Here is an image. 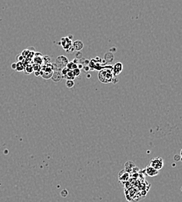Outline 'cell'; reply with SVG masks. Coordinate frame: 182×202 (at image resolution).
I'll list each match as a JSON object with an SVG mask.
<instances>
[{
	"label": "cell",
	"mask_w": 182,
	"mask_h": 202,
	"mask_svg": "<svg viewBox=\"0 0 182 202\" xmlns=\"http://www.w3.org/2000/svg\"><path fill=\"white\" fill-rule=\"evenodd\" d=\"M146 173L147 174V176H157V174L159 173V170H156L153 167H152L151 166H148L146 168Z\"/></svg>",
	"instance_id": "ba28073f"
},
{
	"label": "cell",
	"mask_w": 182,
	"mask_h": 202,
	"mask_svg": "<svg viewBox=\"0 0 182 202\" xmlns=\"http://www.w3.org/2000/svg\"><path fill=\"white\" fill-rule=\"evenodd\" d=\"M180 159L182 161V149L181 150V154H180Z\"/></svg>",
	"instance_id": "7402d4cb"
},
{
	"label": "cell",
	"mask_w": 182,
	"mask_h": 202,
	"mask_svg": "<svg viewBox=\"0 0 182 202\" xmlns=\"http://www.w3.org/2000/svg\"><path fill=\"white\" fill-rule=\"evenodd\" d=\"M123 70V65L121 62H117L112 66V72L114 76H118L121 74V72Z\"/></svg>",
	"instance_id": "8992f818"
},
{
	"label": "cell",
	"mask_w": 182,
	"mask_h": 202,
	"mask_svg": "<svg viewBox=\"0 0 182 202\" xmlns=\"http://www.w3.org/2000/svg\"><path fill=\"white\" fill-rule=\"evenodd\" d=\"M11 68H12V69H13V70H16V68H17V63H12V65H11Z\"/></svg>",
	"instance_id": "44dd1931"
},
{
	"label": "cell",
	"mask_w": 182,
	"mask_h": 202,
	"mask_svg": "<svg viewBox=\"0 0 182 202\" xmlns=\"http://www.w3.org/2000/svg\"><path fill=\"white\" fill-rule=\"evenodd\" d=\"M113 77H114V75L112 72L111 65L103 67L102 69H100L98 73V79H99L100 82H101L102 83H111Z\"/></svg>",
	"instance_id": "6da1fadb"
},
{
	"label": "cell",
	"mask_w": 182,
	"mask_h": 202,
	"mask_svg": "<svg viewBox=\"0 0 182 202\" xmlns=\"http://www.w3.org/2000/svg\"><path fill=\"white\" fill-rule=\"evenodd\" d=\"M114 59V54L112 53L111 51H109V52L105 54L104 60L106 62H111V61H113Z\"/></svg>",
	"instance_id": "7c38bea8"
},
{
	"label": "cell",
	"mask_w": 182,
	"mask_h": 202,
	"mask_svg": "<svg viewBox=\"0 0 182 202\" xmlns=\"http://www.w3.org/2000/svg\"><path fill=\"white\" fill-rule=\"evenodd\" d=\"M59 44L62 45V47L63 48L64 50L67 51V50L73 45V41H72L69 37H62V38L61 39L60 44Z\"/></svg>",
	"instance_id": "5b68a950"
},
{
	"label": "cell",
	"mask_w": 182,
	"mask_h": 202,
	"mask_svg": "<svg viewBox=\"0 0 182 202\" xmlns=\"http://www.w3.org/2000/svg\"><path fill=\"white\" fill-rule=\"evenodd\" d=\"M53 72L54 68H48V66H46L45 68H42V70H41V76L44 79H48L51 78Z\"/></svg>",
	"instance_id": "277c9868"
},
{
	"label": "cell",
	"mask_w": 182,
	"mask_h": 202,
	"mask_svg": "<svg viewBox=\"0 0 182 202\" xmlns=\"http://www.w3.org/2000/svg\"><path fill=\"white\" fill-rule=\"evenodd\" d=\"M149 166L153 167L157 170H160L163 166V159L161 157H156V158L151 159Z\"/></svg>",
	"instance_id": "3957f363"
},
{
	"label": "cell",
	"mask_w": 182,
	"mask_h": 202,
	"mask_svg": "<svg viewBox=\"0 0 182 202\" xmlns=\"http://www.w3.org/2000/svg\"><path fill=\"white\" fill-rule=\"evenodd\" d=\"M73 47L75 51H80L83 48V43L81 41H75L73 42Z\"/></svg>",
	"instance_id": "9c48e42d"
},
{
	"label": "cell",
	"mask_w": 182,
	"mask_h": 202,
	"mask_svg": "<svg viewBox=\"0 0 182 202\" xmlns=\"http://www.w3.org/2000/svg\"><path fill=\"white\" fill-rule=\"evenodd\" d=\"M24 72L27 74V75H29L30 73H32L34 72V68H33V66L30 65H27L25 66L24 68Z\"/></svg>",
	"instance_id": "5bb4252c"
},
{
	"label": "cell",
	"mask_w": 182,
	"mask_h": 202,
	"mask_svg": "<svg viewBox=\"0 0 182 202\" xmlns=\"http://www.w3.org/2000/svg\"><path fill=\"white\" fill-rule=\"evenodd\" d=\"M73 74H74L75 77H78V76L80 75V69L78 68H75V69H73Z\"/></svg>",
	"instance_id": "e0dca14e"
},
{
	"label": "cell",
	"mask_w": 182,
	"mask_h": 202,
	"mask_svg": "<svg viewBox=\"0 0 182 202\" xmlns=\"http://www.w3.org/2000/svg\"><path fill=\"white\" fill-rule=\"evenodd\" d=\"M67 194H68V191H67L66 190H63L62 192H61V195H62V197H66Z\"/></svg>",
	"instance_id": "ac0fdd59"
},
{
	"label": "cell",
	"mask_w": 182,
	"mask_h": 202,
	"mask_svg": "<svg viewBox=\"0 0 182 202\" xmlns=\"http://www.w3.org/2000/svg\"><path fill=\"white\" fill-rule=\"evenodd\" d=\"M63 78V76L62 74V72L59 69H55L53 72V74H52V76H51V79L55 82V83H58V82H60Z\"/></svg>",
	"instance_id": "52a82bcc"
},
{
	"label": "cell",
	"mask_w": 182,
	"mask_h": 202,
	"mask_svg": "<svg viewBox=\"0 0 182 202\" xmlns=\"http://www.w3.org/2000/svg\"><path fill=\"white\" fill-rule=\"evenodd\" d=\"M82 56H83V54H82L80 53V51H79V52H78V54H77V57H75V59L79 60V59L82 58Z\"/></svg>",
	"instance_id": "ffe728a7"
},
{
	"label": "cell",
	"mask_w": 182,
	"mask_h": 202,
	"mask_svg": "<svg viewBox=\"0 0 182 202\" xmlns=\"http://www.w3.org/2000/svg\"><path fill=\"white\" fill-rule=\"evenodd\" d=\"M24 68H25L24 64L23 63L22 61H17L16 71H17V72H22V71L24 70Z\"/></svg>",
	"instance_id": "4fadbf2b"
},
{
	"label": "cell",
	"mask_w": 182,
	"mask_h": 202,
	"mask_svg": "<svg viewBox=\"0 0 182 202\" xmlns=\"http://www.w3.org/2000/svg\"><path fill=\"white\" fill-rule=\"evenodd\" d=\"M66 67H67L69 70L73 71V69H75V68H77V65L74 63L73 61H71V62L69 61L68 64H67V65H66Z\"/></svg>",
	"instance_id": "9a60e30c"
},
{
	"label": "cell",
	"mask_w": 182,
	"mask_h": 202,
	"mask_svg": "<svg viewBox=\"0 0 182 202\" xmlns=\"http://www.w3.org/2000/svg\"><path fill=\"white\" fill-rule=\"evenodd\" d=\"M17 59L18 61H22V60L24 59V56H23L22 54H19V55H17Z\"/></svg>",
	"instance_id": "d6986e66"
},
{
	"label": "cell",
	"mask_w": 182,
	"mask_h": 202,
	"mask_svg": "<svg viewBox=\"0 0 182 202\" xmlns=\"http://www.w3.org/2000/svg\"><path fill=\"white\" fill-rule=\"evenodd\" d=\"M129 178V173L127 172L126 170L121 171V173H119V180L121 181H126Z\"/></svg>",
	"instance_id": "30bf717a"
},
{
	"label": "cell",
	"mask_w": 182,
	"mask_h": 202,
	"mask_svg": "<svg viewBox=\"0 0 182 202\" xmlns=\"http://www.w3.org/2000/svg\"><path fill=\"white\" fill-rule=\"evenodd\" d=\"M63 78L66 79V80H74L75 77V76H74V74H73V71L69 69V70L65 73V75L63 76Z\"/></svg>",
	"instance_id": "8fae6325"
},
{
	"label": "cell",
	"mask_w": 182,
	"mask_h": 202,
	"mask_svg": "<svg viewBox=\"0 0 182 202\" xmlns=\"http://www.w3.org/2000/svg\"><path fill=\"white\" fill-rule=\"evenodd\" d=\"M68 62H69V60L66 57L63 56V55L58 56V58L56 59L55 63L53 65V66L55 67L54 70H55V69H59V70H62V68L66 67Z\"/></svg>",
	"instance_id": "7a4b0ae2"
},
{
	"label": "cell",
	"mask_w": 182,
	"mask_h": 202,
	"mask_svg": "<svg viewBox=\"0 0 182 202\" xmlns=\"http://www.w3.org/2000/svg\"><path fill=\"white\" fill-rule=\"evenodd\" d=\"M75 85V83H74V80H67L66 83V85L67 86V88L69 89H71L73 88Z\"/></svg>",
	"instance_id": "2e32d148"
}]
</instances>
